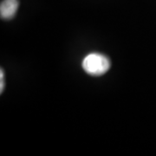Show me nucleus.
<instances>
[{
	"label": "nucleus",
	"instance_id": "1",
	"mask_svg": "<svg viewBox=\"0 0 156 156\" xmlns=\"http://www.w3.org/2000/svg\"><path fill=\"white\" fill-rule=\"evenodd\" d=\"M83 68L91 76H101L109 69L110 68V61L104 55L98 53H91L83 61Z\"/></svg>",
	"mask_w": 156,
	"mask_h": 156
},
{
	"label": "nucleus",
	"instance_id": "2",
	"mask_svg": "<svg viewBox=\"0 0 156 156\" xmlns=\"http://www.w3.org/2000/svg\"><path fill=\"white\" fill-rule=\"evenodd\" d=\"M18 0H4L0 5V16L3 19H11L17 13Z\"/></svg>",
	"mask_w": 156,
	"mask_h": 156
},
{
	"label": "nucleus",
	"instance_id": "3",
	"mask_svg": "<svg viewBox=\"0 0 156 156\" xmlns=\"http://www.w3.org/2000/svg\"><path fill=\"white\" fill-rule=\"evenodd\" d=\"M5 74L3 69H1V71H0V93L2 94L3 93V90L5 89Z\"/></svg>",
	"mask_w": 156,
	"mask_h": 156
}]
</instances>
